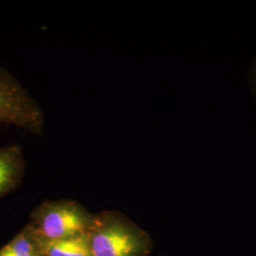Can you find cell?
I'll list each match as a JSON object with an SVG mask.
<instances>
[{
    "label": "cell",
    "instance_id": "cell-8",
    "mask_svg": "<svg viewBox=\"0 0 256 256\" xmlns=\"http://www.w3.org/2000/svg\"><path fill=\"white\" fill-rule=\"evenodd\" d=\"M42 254H32V256H41Z\"/></svg>",
    "mask_w": 256,
    "mask_h": 256
},
{
    "label": "cell",
    "instance_id": "cell-5",
    "mask_svg": "<svg viewBox=\"0 0 256 256\" xmlns=\"http://www.w3.org/2000/svg\"><path fill=\"white\" fill-rule=\"evenodd\" d=\"M86 234L52 241L36 240L43 256H92Z\"/></svg>",
    "mask_w": 256,
    "mask_h": 256
},
{
    "label": "cell",
    "instance_id": "cell-7",
    "mask_svg": "<svg viewBox=\"0 0 256 256\" xmlns=\"http://www.w3.org/2000/svg\"><path fill=\"white\" fill-rule=\"evenodd\" d=\"M248 88L256 102V55L250 61L247 70Z\"/></svg>",
    "mask_w": 256,
    "mask_h": 256
},
{
    "label": "cell",
    "instance_id": "cell-2",
    "mask_svg": "<svg viewBox=\"0 0 256 256\" xmlns=\"http://www.w3.org/2000/svg\"><path fill=\"white\" fill-rule=\"evenodd\" d=\"M32 223L28 227L39 240H60L84 236L94 216L72 200L46 202L34 210Z\"/></svg>",
    "mask_w": 256,
    "mask_h": 256
},
{
    "label": "cell",
    "instance_id": "cell-6",
    "mask_svg": "<svg viewBox=\"0 0 256 256\" xmlns=\"http://www.w3.org/2000/svg\"><path fill=\"white\" fill-rule=\"evenodd\" d=\"M41 254L36 238L28 228L0 248V256H27Z\"/></svg>",
    "mask_w": 256,
    "mask_h": 256
},
{
    "label": "cell",
    "instance_id": "cell-3",
    "mask_svg": "<svg viewBox=\"0 0 256 256\" xmlns=\"http://www.w3.org/2000/svg\"><path fill=\"white\" fill-rule=\"evenodd\" d=\"M44 112L18 81L0 66V126H14L32 134H41Z\"/></svg>",
    "mask_w": 256,
    "mask_h": 256
},
{
    "label": "cell",
    "instance_id": "cell-4",
    "mask_svg": "<svg viewBox=\"0 0 256 256\" xmlns=\"http://www.w3.org/2000/svg\"><path fill=\"white\" fill-rule=\"evenodd\" d=\"M25 166L20 144H12L0 147V198L18 187Z\"/></svg>",
    "mask_w": 256,
    "mask_h": 256
},
{
    "label": "cell",
    "instance_id": "cell-1",
    "mask_svg": "<svg viewBox=\"0 0 256 256\" xmlns=\"http://www.w3.org/2000/svg\"><path fill=\"white\" fill-rule=\"evenodd\" d=\"M86 238L92 256H148L152 248L146 232L112 212L94 216Z\"/></svg>",
    "mask_w": 256,
    "mask_h": 256
}]
</instances>
